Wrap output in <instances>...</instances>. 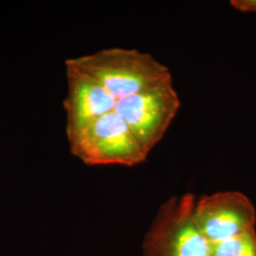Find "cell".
Wrapping results in <instances>:
<instances>
[{"label":"cell","mask_w":256,"mask_h":256,"mask_svg":"<svg viewBox=\"0 0 256 256\" xmlns=\"http://www.w3.org/2000/svg\"><path fill=\"white\" fill-rule=\"evenodd\" d=\"M66 60L101 82L116 101L172 76L154 56L135 48H106Z\"/></svg>","instance_id":"1"},{"label":"cell","mask_w":256,"mask_h":256,"mask_svg":"<svg viewBox=\"0 0 256 256\" xmlns=\"http://www.w3.org/2000/svg\"><path fill=\"white\" fill-rule=\"evenodd\" d=\"M70 153L84 164L132 167L146 160L148 153L126 120L115 111L82 126L66 130Z\"/></svg>","instance_id":"2"},{"label":"cell","mask_w":256,"mask_h":256,"mask_svg":"<svg viewBox=\"0 0 256 256\" xmlns=\"http://www.w3.org/2000/svg\"><path fill=\"white\" fill-rule=\"evenodd\" d=\"M196 196L184 194L164 202L144 242V256H209L210 243L194 220Z\"/></svg>","instance_id":"3"},{"label":"cell","mask_w":256,"mask_h":256,"mask_svg":"<svg viewBox=\"0 0 256 256\" xmlns=\"http://www.w3.org/2000/svg\"><path fill=\"white\" fill-rule=\"evenodd\" d=\"M180 108V100L170 76L118 100L114 111L126 120L149 154L162 140Z\"/></svg>","instance_id":"4"},{"label":"cell","mask_w":256,"mask_h":256,"mask_svg":"<svg viewBox=\"0 0 256 256\" xmlns=\"http://www.w3.org/2000/svg\"><path fill=\"white\" fill-rule=\"evenodd\" d=\"M194 220L203 236L218 243L256 228V210L242 192H218L196 200Z\"/></svg>","instance_id":"5"},{"label":"cell","mask_w":256,"mask_h":256,"mask_svg":"<svg viewBox=\"0 0 256 256\" xmlns=\"http://www.w3.org/2000/svg\"><path fill=\"white\" fill-rule=\"evenodd\" d=\"M68 93L64 100L66 130L82 126L114 111L116 99L90 74L66 60Z\"/></svg>","instance_id":"6"},{"label":"cell","mask_w":256,"mask_h":256,"mask_svg":"<svg viewBox=\"0 0 256 256\" xmlns=\"http://www.w3.org/2000/svg\"><path fill=\"white\" fill-rule=\"evenodd\" d=\"M210 256H256V228L224 241L210 243Z\"/></svg>","instance_id":"7"},{"label":"cell","mask_w":256,"mask_h":256,"mask_svg":"<svg viewBox=\"0 0 256 256\" xmlns=\"http://www.w3.org/2000/svg\"><path fill=\"white\" fill-rule=\"evenodd\" d=\"M230 5L243 12H256V0H232Z\"/></svg>","instance_id":"8"},{"label":"cell","mask_w":256,"mask_h":256,"mask_svg":"<svg viewBox=\"0 0 256 256\" xmlns=\"http://www.w3.org/2000/svg\"></svg>","instance_id":"9"}]
</instances>
